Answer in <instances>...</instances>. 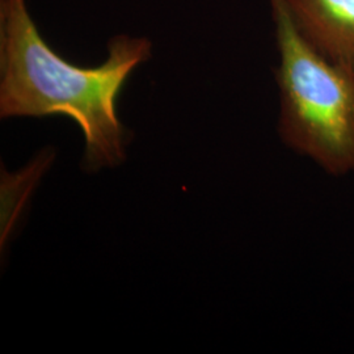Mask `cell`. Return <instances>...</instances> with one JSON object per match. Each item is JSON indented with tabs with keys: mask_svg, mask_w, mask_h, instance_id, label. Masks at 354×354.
I'll return each instance as SVG.
<instances>
[{
	"mask_svg": "<svg viewBox=\"0 0 354 354\" xmlns=\"http://www.w3.org/2000/svg\"><path fill=\"white\" fill-rule=\"evenodd\" d=\"M151 54L149 38L118 35L102 64L76 66L44 39L26 0H0V117L64 114L84 133L87 171L120 165L127 140L117 97Z\"/></svg>",
	"mask_w": 354,
	"mask_h": 354,
	"instance_id": "1",
	"label": "cell"
},
{
	"mask_svg": "<svg viewBox=\"0 0 354 354\" xmlns=\"http://www.w3.org/2000/svg\"><path fill=\"white\" fill-rule=\"evenodd\" d=\"M279 53V133L329 172L354 169V71L311 46L270 0Z\"/></svg>",
	"mask_w": 354,
	"mask_h": 354,
	"instance_id": "2",
	"label": "cell"
},
{
	"mask_svg": "<svg viewBox=\"0 0 354 354\" xmlns=\"http://www.w3.org/2000/svg\"><path fill=\"white\" fill-rule=\"evenodd\" d=\"M302 37L354 71V0H279Z\"/></svg>",
	"mask_w": 354,
	"mask_h": 354,
	"instance_id": "3",
	"label": "cell"
}]
</instances>
